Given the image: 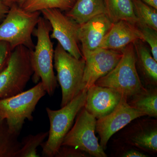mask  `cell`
Returning <instances> with one entry per match:
<instances>
[{"label":"cell","mask_w":157,"mask_h":157,"mask_svg":"<svg viewBox=\"0 0 157 157\" xmlns=\"http://www.w3.org/2000/svg\"><path fill=\"white\" fill-rule=\"evenodd\" d=\"M76 0H26L21 8L29 12L41 11L44 9H57L67 11L73 7Z\"/></svg>","instance_id":"21"},{"label":"cell","mask_w":157,"mask_h":157,"mask_svg":"<svg viewBox=\"0 0 157 157\" xmlns=\"http://www.w3.org/2000/svg\"><path fill=\"white\" fill-rule=\"evenodd\" d=\"M138 21L157 31V9L141 1L132 0Z\"/></svg>","instance_id":"23"},{"label":"cell","mask_w":157,"mask_h":157,"mask_svg":"<svg viewBox=\"0 0 157 157\" xmlns=\"http://www.w3.org/2000/svg\"><path fill=\"white\" fill-rule=\"evenodd\" d=\"M123 96L113 89L94 84L87 88L84 107L97 120L112 112Z\"/></svg>","instance_id":"13"},{"label":"cell","mask_w":157,"mask_h":157,"mask_svg":"<svg viewBox=\"0 0 157 157\" xmlns=\"http://www.w3.org/2000/svg\"><path fill=\"white\" fill-rule=\"evenodd\" d=\"M141 1L151 6L155 9H157V0H141Z\"/></svg>","instance_id":"29"},{"label":"cell","mask_w":157,"mask_h":157,"mask_svg":"<svg viewBox=\"0 0 157 157\" xmlns=\"http://www.w3.org/2000/svg\"><path fill=\"white\" fill-rule=\"evenodd\" d=\"M10 6L9 5L0 0V22H2L9 12Z\"/></svg>","instance_id":"28"},{"label":"cell","mask_w":157,"mask_h":157,"mask_svg":"<svg viewBox=\"0 0 157 157\" xmlns=\"http://www.w3.org/2000/svg\"><path fill=\"white\" fill-rule=\"evenodd\" d=\"M114 156L120 157H147L149 155L124 141L120 137L113 141Z\"/></svg>","instance_id":"24"},{"label":"cell","mask_w":157,"mask_h":157,"mask_svg":"<svg viewBox=\"0 0 157 157\" xmlns=\"http://www.w3.org/2000/svg\"><path fill=\"white\" fill-rule=\"evenodd\" d=\"M140 39L142 36L136 24L124 20L114 23L99 48L122 51L127 45Z\"/></svg>","instance_id":"15"},{"label":"cell","mask_w":157,"mask_h":157,"mask_svg":"<svg viewBox=\"0 0 157 157\" xmlns=\"http://www.w3.org/2000/svg\"><path fill=\"white\" fill-rule=\"evenodd\" d=\"M106 13L111 22L126 21L134 24L138 21L132 0H104Z\"/></svg>","instance_id":"18"},{"label":"cell","mask_w":157,"mask_h":157,"mask_svg":"<svg viewBox=\"0 0 157 157\" xmlns=\"http://www.w3.org/2000/svg\"><path fill=\"white\" fill-rule=\"evenodd\" d=\"M31 50L23 45L13 49L8 65L0 72V99L24 91L33 74Z\"/></svg>","instance_id":"7"},{"label":"cell","mask_w":157,"mask_h":157,"mask_svg":"<svg viewBox=\"0 0 157 157\" xmlns=\"http://www.w3.org/2000/svg\"><path fill=\"white\" fill-rule=\"evenodd\" d=\"M106 14L104 0H76L65 14L79 25L97 15Z\"/></svg>","instance_id":"17"},{"label":"cell","mask_w":157,"mask_h":157,"mask_svg":"<svg viewBox=\"0 0 157 157\" xmlns=\"http://www.w3.org/2000/svg\"><path fill=\"white\" fill-rule=\"evenodd\" d=\"M41 82L26 91L0 99V117L6 121L9 131L19 136L26 120L32 121L39 101L46 94Z\"/></svg>","instance_id":"2"},{"label":"cell","mask_w":157,"mask_h":157,"mask_svg":"<svg viewBox=\"0 0 157 157\" xmlns=\"http://www.w3.org/2000/svg\"><path fill=\"white\" fill-rule=\"evenodd\" d=\"M57 80L62 89L61 107L66 106L85 89L83 83L85 61L68 53L58 42L54 54Z\"/></svg>","instance_id":"6"},{"label":"cell","mask_w":157,"mask_h":157,"mask_svg":"<svg viewBox=\"0 0 157 157\" xmlns=\"http://www.w3.org/2000/svg\"><path fill=\"white\" fill-rule=\"evenodd\" d=\"M40 14L41 11L29 12L17 3L12 4L0 25V41L9 43L12 51L19 45L34 50L32 36Z\"/></svg>","instance_id":"4"},{"label":"cell","mask_w":157,"mask_h":157,"mask_svg":"<svg viewBox=\"0 0 157 157\" xmlns=\"http://www.w3.org/2000/svg\"><path fill=\"white\" fill-rule=\"evenodd\" d=\"M136 25L141 33L142 41L148 43L152 55L157 62V31L140 21Z\"/></svg>","instance_id":"25"},{"label":"cell","mask_w":157,"mask_h":157,"mask_svg":"<svg viewBox=\"0 0 157 157\" xmlns=\"http://www.w3.org/2000/svg\"><path fill=\"white\" fill-rule=\"evenodd\" d=\"M41 13L51 26L50 38L57 40L62 47L74 57H82L78 38L79 25L59 9H44Z\"/></svg>","instance_id":"9"},{"label":"cell","mask_w":157,"mask_h":157,"mask_svg":"<svg viewBox=\"0 0 157 157\" xmlns=\"http://www.w3.org/2000/svg\"><path fill=\"white\" fill-rule=\"evenodd\" d=\"M2 1L7 3L10 6H11L12 4L17 2V0H2Z\"/></svg>","instance_id":"30"},{"label":"cell","mask_w":157,"mask_h":157,"mask_svg":"<svg viewBox=\"0 0 157 157\" xmlns=\"http://www.w3.org/2000/svg\"><path fill=\"white\" fill-rule=\"evenodd\" d=\"M97 119L83 107L76 116V121L65 136L62 146L76 147L90 157H107L95 135Z\"/></svg>","instance_id":"8"},{"label":"cell","mask_w":157,"mask_h":157,"mask_svg":"<svg viewBox=\"0 0 157 157\" xmlns=\"http://www.w3.org/2000/svg\"><path fill=\"white\" fill-rule=\"evenodd\" d=\"M12 51L9 43L0 41V72L8 65Z\"/></svg>","instance_id":"27"},{"label":"cell","mask_w":157,"mask_h":157,"mask_svg":"<svg viewBox=\"0 0 157 157\" xmlns=\"http://www.w3.org/2000/svg\"><path fill=\"white\" fill-rule=\"evenodd\" d=\"M87 89L83 90L70 103L58 110L46 107L50 123L48 139L42 144V156L54 157L62 146L63 140L71 128L74 120L85 104Z\"/></svg>","instance_id":"3"},{"label":"cell","mask_w":157,"mask_h":157,"mask_svg":"<svg viewBox=\"0 0 157 157\" xmlns=\"http://www.w3.org/2000/svg\"><path fill=\"white\" fill-rule=\"evenodd\" d=\"M122 132L120 138L149 155L157 152V121L142 118L135 121Z\"/></svg>","instance_id":"12"},{"label":"cell","mask_w":157,"mask_h":157,"mask_svg":"<svg viewBox=\"0 0 157 157\" xmlns=\"http://www.w3.org/2000/svg\"><path fill=\"white\" fill-rule=\"evenodd\" d=\"M52 27L45 17L40 16L33 35L37 38L36 45L31 50V64L33 70L32 76L34 83L40 79L46 94L52 96L57 86V80L53 70L54 49L50 39Z\"/></svg>","instance_id":"1"},{"label":"cell","mask_w":157,"mask_h":157,"mask_svg":"<svg viewBox=\"0 0 157 157\" xmlns=\"http://www.w3.org/2000/svg\"><path fill=\"white\" fill-rule=\"evenodd\" d=\"M82 54L85 61L83 85L87 89L115 67L122 56L123 52L98 48Z\"/></svg>","instance_id":"11"},{"label":"cell","mask_w":157,"mask_h":157,"mask_svg":"<svg viewBox=\"0 0 157 157\" xmlns=\"http://www.w3.org/2000/svg\"><path fill=\"white\" fill-rule=\"evenodd\" d=\"M122 52V56L115 67L95 84L116 90L128 100L146 87L137 73L134 43L127 45Z\"/></svg>","instance_id":"5"},{"label":"cell","mask_w":157,"mask_h":157,"mask_svg":"<svg viewBox=\"0 0 157 157\" xmlns=\"http://www.w3.org/2000/svg\"><path fill=\"white\" fill-rule=\"evenodd\" d=\"M48 132H40L36 135H28L22 139L21 147L15 157H39L37 148L48 137Z\"/></svg>","instance_id":"22"},{"label":"cell","mask_w":157,"mask_h":157,"mask_svg":"<svg viewBox=\"0 0 157 157\" xmlns=\"http://www.w3.org/2000/svg\"><path fill=\"white\" fill-rule=\"evenodd\" d=\"M18 136L9 131L5 120L0 117V157H15L21 147Z\"/></svg>","instance_id":"20"},{"label":"cell","mask_w":157,"mask_h":157,"mask_svg":"<svg viewBox=\"0 0 157 157\" xmlns=\"http://www.w3.org/2000/svg\"><path fill=\"white\" fill-rule=\"evenodd\" d=\"M145 116L142 113L129 105L128 98L123 96L113 110L97 120L96 131L100 137V145L104 150L111 137L124 128L133 121Z\"/></svg>","instance_id":"10"},{"label":"cell","mask_w":157,"mask_h":157,"mask_svg":"<svg viewBox=\"0 0 157 157\" xmlns=\"http://www.w3.org/2000/svg\"><path fill=\"white\" fill-rule=\"evenodd\" d=\"M26 1V0H17V4L20 7H21Z\"/></svg>","instance_id":"31"},{"label":"cell","mask_w":157,"mask_h":157,"mask_svg":"<svg viewBox=\"0 0 157 157\" xmlns=\"http://www.w3.org/2000/svg\"><path fill=\"white\" fill-rule=\"evenodd\" d=\"M113 24L107 14H102L79 25L78 38L81 44V53L99 48L101 42Z\"/></svg>","instance_id":"14"},{"label":"cell","mask_w":157,"mask_h":157,"mask_svg":"<svg viewBox=\"0 0 157 157\" xmlns=\"http://www.w3.org/2000/svg\"><path fill=\"white\" fill-rule=\"evenodd\" d=\"M128 102L131 107L142 113L145 116L156 118L157 86L146 87L143 91L128 99Z\"/></svg>","instance_id":"19"},{"label":"cell","mask_w":157,"mask_h":157,"mask_svg":"<svg viewBox=\"0 0 157 157\" xmlns=\"http://www.w3.org/2000/svg\"><path fill=\"white\" fill-rule=\"evenodd\" d=\"M89 155L82 151L69 146H61L55 157H89Z\"/></svg>","instance_id":"26"},{"label":"cell","mask_w":157,"mask_h":157,"mask_svg":"<svg viewBox=\"0 0 157 157\" xmlns=\"http://www.w3.org/2000/svg\"><path fill=\"white\" fill-rule=\"evenodd\" d=\"M143 41L138 39L134 42L136 67L141 82L145 87L157 86V62Z\"/></svg>","instance_id":"16"}]
</instances>
